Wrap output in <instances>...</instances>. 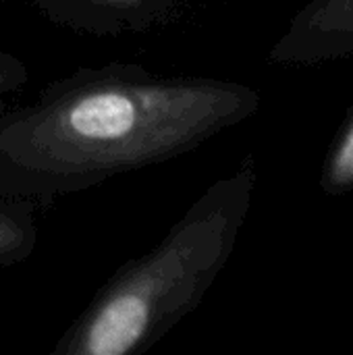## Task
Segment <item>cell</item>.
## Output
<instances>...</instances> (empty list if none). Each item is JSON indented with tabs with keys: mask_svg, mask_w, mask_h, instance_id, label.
Returning a JSON list of instances; mask_svg holds the SVG:
<instances>
[{
	"mask_svg": "<svg viewBox=\"0 0 353 355\" xmlns=\"http://www.w3.org/2000/svg\"><path fill=\"white\" fill-rule=\"evenodd\" d=\"M256 102L250 87L137 62L77 69L0 114V191L50 206L193 152Z\"/></svg>",
	"mask_w": 353,
	"mask_h": 355,
	"instance_id": "6da1fadb",
	"label": "cell"
},
{
	"mask_svg": "<svg viewBox=\"0 0 353 355\" xmlns=\"http://www.w3.org/2000/svg\"><path fill=\"white\" fill-rule=\"evenodd\" d=\"M252 171L212 183L154 250L131 258L96 291L52 355H139L204 300L235 245Z\"/></svg>",
	"mask_w": 353,
	"mask_h": 355,
	"instance_id": "7a4b0ae2",
	"label": "cell"
},
{
	"mask_svg": "<svg viewBox=\"0 0 353 355\" xmlns=\"http://www.w3.org/2000/svg\"><path fill=\"white\" fill-rule=\"evenodd\" d=\"M52 23L96 35L119 37L144 33L166 23L179 2L175 0H27Z\"/></svg>",
	"mask_w": 353,
	"mask_h": 355,
	"instance_id": "3957f363",
	"label": "cell"
},
{
	"mask_svg": "<svg viewBox=\"0 0 353 355\" xmlns=\"http://www.w3.org/2000/svg\"><path fill=\"white\" fill-rule=\"evenodd\" d=\"M35 204L0 191V268L23 264L37 248Z\"/></svg>",
	"mask_w": 353,
	"mask_h": 355,
	"instance_id": "277c9868",
	"label": "cell"
},
{
	"mask_svg": "<svg viewBox=\"0 0 353 355\" xmlns=\"http://www.w3.org/2000/svg\"><path fill=\"white\" fill-rule=\"evenodd\" d=\"M29 81L27 64L10 52L0 50V114L8 108V98L19 94Z\"/></svg>",
	"mask_w": 353,
	"mask_h": 355,
	"instance_id": "5b68a950",
	"label": "cell"
},
{
	"mask_svg": "<svg viewBox=\"0 0 353 355\" xmlns=\"http://www.w3.org/2000/svg\"><path fill=\"white\" fill-rule=\"evenodd\" d=\"M333 175L339 183H352L353 181V127L335 156Z\"/></svg>",
	"mask_w": 353,
	"mask_h": 355,
	"instance_id": "8992f818",
	"label": "cell"
},
{
	"mask_svg": "<svg viewBox=\"0 0 353 355\" xmlns=\"http://www.w3.org/2000/svg\"><path fill=\"white\" fill-rule=\"evenodd\" d=\"M175 2H179V4H181V2H183V0H175Z\"/></svg>",
	"mask_w": 353,
	"mask_h": 355,
	"instance_id": "52a82bcc",
	"label": "cell"
}]
</instances>
